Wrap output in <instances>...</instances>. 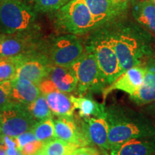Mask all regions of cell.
Listing matches in <instances>:
<instances>
[{
  "label": "cell",
  "mask_w": 155,
  "mask_h": 155,
  "mask_svg": "<svg viewBox=\"0 0 155 155\" xmlns=\"http://www.w3.org/2000/svg\"><path fill=\"white\" fill-rule=\"evenodd\" d=\"M0 131H1V126H0Z\"/></svg>",
  "instance_id": "cell-37"
},
{
  "label": "cell",
  "mask_w": 155,
  "mask_h": 155,
  "mask_svg": "<svg viewBox=\"0 0 155 155\" xmlns=\"http://www.w3.org/2000/svg\"><path fill=\"white\" fill-rule=\"evenodd\" d=\"M122 71L135 66H143L144 48L137 37L128 30L108 32Z\"/></svg>",
  "instance_id": "cell-6"
},
{
  "label": "cell",
  "mask_w": 155,
  "mask_h": 155,
  "mask_svg": "<svg viewBox=\"0 0 155 155\" xmlns=\"http://www.w3.org/2000/svg\"><path fill=\"white\" fill-rule=\"evenodd\" d=\"M0 155H7L5 147L1 144H0Z\"/></svg>",
  "instance_id": "cell-31"
},
{
  "label": "cell",
  "mask_w": 155,
  "mask_h": 155,
  "mask_svg": "<svg viewBox=\"0 0 155 155\" xmlns=\"http://www.w3.org/2000/svg\"><path fill=\"white\" fill-rule=\"evenodd\" d=\"M146 72L140 87L133 95L131 100L138 105H145L155 102V62L145 65Z\"/></svg>",
  "instance_id": "cell-18"
},
{
  "label": "cell",
  "mask_w": 155,
  "mask_h": 155,
  "mask_svg": "<svg viewBox=\"0 0 155 155\" xmlns=\"http://www.w3.org/2000/svg\"><path fill=\"white\" fill-rule=\"evenodd\" d=\"M58 26L70 34L83 35L97 28L85 0H71L58 12Z\"/></svg>",
  "instance_id": "cell-4"
},
{
  "label": "cell",
  "mask_w": 155,
  "mask_h": 155,
  "mask_svg": "<svg viewBox=\"0 0 155 155\" xmlns=\"http://www.w3.org/2000/svg\"><path fill=\"white\" fill-rule=\"evenodd\" d=\"M12 100V81L0 83V111L8 106Z\"/></svg>",
  "instance_id": "cell-27"
},
{
  "label": "cell",
  "mask_w": 155,
  "mask_h": 155,
  "mask_svg": "<svg viewBox=\"0 0 155 155\" xmlns=\"http://www.w3.org/2000/svg\"><path fill=\"white\" fill-rule=\"evenodd\" d=\"M133 15L140 24L155 33V5L150 0H138L134 5Z\"/></svg>",
  "instance_id": "cell-21"
},
{
  "label": "cell",
  "mask_w": 155,
  "mask_h": 155,
  "mask_svg": "<svg viewBox=\"0 0 155 155\" xmlns=\"http://www.w3.org/2000/svg\"><path fill=\"white\" fill-rule=\"evenodd\" d=\"M109 151L111 155H155V137L129 139Z\"/></svg>",
  "instance_id": "cell-16"
},
{
  "label": "cell",
  "mask_w": 155,
  "mask_h": 155,
  "mask_svg": "<svg viewBox=\"0 0 155 155\" xmlns=\"http://www.w3.org/2000/svg\"><path fill=\"white\" fill-rule=\"evenodd\" d=\"M69 155H100V151L92 147H78Z\"/></svg>",
  "instance_id": "cell-30"
},
{
  "label": "cell",
  "mask_w": 155,
  "mask_h": 155,
  "mask_svg": "<svg viewBox=\"0 0 155 155\" xmlns=\"http://www.w3.org/2000/svg\"><path fill=\"white\" fill-rule=\"evenodd\" d=\"M28 111L37 122L52 117L53 113L50 110L47 100L43 95L39 96L34 102L27 105Z\"/></svg>",
  "instance_id": "cell-23"
},
{
  "label": "cell",
  "mask_w": 155,
  "mask_h": 155,
  "mask_svg": "<svg viewBox=\"0 0 155 155\" xmlns=\"http://www.w3.org/2000/svg\"><path fill=\"white\" fill-rule=\"evenodd\" d=\"M36 123L27 105L12 101L0 111V136L15 138L21 134L30 131Z\"/></svg>",
  "instance_id": "cell-7"
},
{
  "label": "cell",
  "mask_w": 155,
  "mask_h": 155,
  "mask_svg": "<svg viewBox=\"0 0 155 155\" xmlns=\"http://www.w3.org/2000/svg\"><path fill=\"white\" fill-rule=\"evenodd\" d=\"M12 58L17 65L15 78L28 79L38 86L48 76L52 65L47 54L37 49Z\"/></svg>",
  "instance_id": "cell-8"
},
{
  "label": "cell",
  "mask_w": 155,
  "mask_h": 155,
  "mask_svg": "<svg viewBox=\"0 0 155 155\" xmlns=\"http://www.w3.org/2000/svg\"><path fill=\"white\" fill-rule=\"evenodd\" d=\"M42 94L45 97L53 115L60 117H73L75 108L70 96L58 90Z\"/></svg>",
  "instance_id": "cell-19"
},
{
  "label": "cell",
  "mask_w": 155,
  "mask_h": 155,
  "mask_svg": "<svg viewBox=\"0 0 155 155\" xmlns=\"http://www.w3.org/2000/svg\"><path fill=\"white\" fill-rule=\"evenodd\" d=\"M55 137L74 144L78 147H88L89 144L83 135L81 125L73 117H60L53 119Z\"/></svg>",
  "instance_id": "cell-13"
},
{
  "label": "cell",
  "mask_w": 155,
  "mask_h": 155,
  "mask_svg": "<svg viewBox=\"0 0 155 155\" xmlns=\"http://www.w3.org/2000/svg\"><path fill=\"white\" fill-rule=\"evenodd\" d=\"M35 155H46V154H45L44 152H42L41 150H40V152H39L38 153H37V154H35Z\"/></svg>",
  "instance_id": "cell-34"
},
{
  "label": "cell",
  "mask_w": 155,
  "mask_h": 155,
  "mask_svg": "<svg viewBox=\"0 0 155 155\" xmlns=\"http://www.w3.org/2000/svg\"><path fill=\"white\" fill-rule=\"evenodd\" d=\"M86 52L75 35L69 34L54 38L50 44L48 57L53 65L71 66Z\"/></svg>",
  "instance_id": "cell-9"
},
{
  "label": "cell",
  "mask_w": 155,
  "mask_h": 155,
  "mask_svg": "<svg viewBox=\"0 0 155 155\" xmlns=\"http://www.w3.org/2000/svg\"><path fill=\"white\" fill-rule=\"evenodd\" d=\"M17 65L12 58L0 59V83L15 78Z\"/></svg>",
  "instance_id": "cell-26"
},
{
  "label": "cell",
  "mask_w": 155,
  "mask_h": 155,
  "mask_svg": "<svg viewBox=\"0 0 155 155\" xmlns=\"http://www.w3.org/2000/svg\"><path fill=\"white\" fill-rule=\"evenodd\" d=\"M106 119L111 148L131 139L155 137V126L148 118L124 106H108Z\"/></svg>",
  "instance_id": "cell-1"
},
{
  "label": "cell",
  "mask_w": 155,
  "mask_h": 155,
  "mask_svg": "<svg viewBox=\"0 0 155 155\" xmlns=\"http://www.w3.org/2000/svg\"><path fill=\"white\" fill-rule=\"evenodd\" d=\"M30 131L33 132L37 140L42 142H45L50 139L55 138L53 116L47 119L37 122Z\"/></svg>",
  "instance_id": "cell-24"
},
{
  "label": "cell",
  "mask_w": 155,
  "mask_h": 155,
  "mask_svg": "<svg viewBox=\"0 0 155 155\" xmlns=\"http://www.w3.org/2000/svg\"><path fill=\"white\" fill-rule=\"evenodd\" d=\"M100 155H111L110 154V153L108 154L107 152V150H102V149H101L100 150Z\"/></svg>",
  "instance_id": "cell-32"
},
{
  "label": "cell",
  "mask_w": 155,
  "mask_h": 155,
  "mask_svg": "<svg viewBox=\"0 0 155 155\" xmlns=\"http://www.w3.org/2000/svg\"><path fill=\"white\" fill-rule=\"evenodd\" d=\"M75 109L78 110L81 118H88L91 116H103L106 117V107L103 104L97 102L91 96V94L80 95V96H70Z\"/></svg>",
  "instance_id": "cell-20"
},
{
  "label": "cell",
  "mask_w": 155,
  "mask_h": 155,
  "mask_svg": "<svg viewBox=\"0 0 155 155\" xmlns=\"http://www.w3.org/2000/svg\"><path fill=\"white\" fill-rule=\"evenodd\" d=\"M85 49L94 55L108 86L123 73L108 32L93 35L87 41Z\"/></svg>",
  "instance_id": "cell-3"
},
{
  "label": "cell",
  "mask_w": 155,
  "mask_h": 155,
  "mask_svg": "<svg viewBox=\"0 0 155 155\" xmlns=\"http://www.w3.org/2000/svg\"><path fill=\"white\" fill-rule=\"evenodd\" d=\"M78 78L71 66H59L52 64L48 76L39 85L42 94L58 90L70 94L77 89Z\"/></svg>",
  "instance_id": "cell-10"
},
{
  "label": "cell",
  "mask_w": 155,
  "mask_h": 155,
  "mask_svg": "<svg viewBox=\"0 0 155 155\" xmlns=\"http://www.w3.org/2000/svg\"><path fill=\"white\" fill-rule=\"evenodd\" d=\"M5 1H7V0H0V3L3 2H5Z\"/></svg>",
  "instance_id": "cell-36"
},
{
  "label": "cell",
  "mask_w": 155,
  "mask_h": 155,
  "mask_svg": "<svg viewBox=\"0 0 155 155\" xmlns=\"http://www.w3.org/2000/svg\"><path fill=\"white\" fill-rule=\"evenodd\" d=\"M78 78V92L80 95L102 93L108 86L94 55L86 51L71 65Z\"/></svg>",
  "instance_id": "cell-5"
},
{
  "label": "cell",
  "mask_w": 155,
  "mask_h": 155,
  "mask_svg": "<svg viewBox=\"0 0 155 155\" xmlns=\"http://www.w3.org/2000/svg\"><path fill=\"white\" fill-rule=\"evenodd\" d=\"M80 125L89 146H96L102 150H110L108 124L106 117L83 118L80 121Z\"/></svg>",
  "instance_id": "cell-11"
},
{
  "label": "cell",
  "mask_w": 155,
  "mask_h": 155,
  "mask_svg": "<svg viewBox=\"0 0 155 155\" xmlns=\"http://www.w3.org/2000/svg\"><path fill=\"white\" fill-rule=\"evenodd\" d=\"M151 2H153L155 5V0H150Z\"/></svg>",
  "instance_id": "cell-35"
},
{
  "label": "cell",
  "mask_w": 155,
  "mask_h": 155,
  "mask_svg": "<svg viewBox=\"0 0 155 155\" xmlns=\"http://www.w3.org/2000/svg\"><path fill=\"white\" fill-rule=\"evenodd\" d=\"M36 49L35 40L31 32L0 33V59L13 58Z\"/></svg>",
  "instance_id": "cell-12"
},
{
  "label": "cell",
  "mask_w": 155,
  "mask_h": 155,
  "mask_svg": "<svg viewBox=\"0 0 155 155\" xmlns=\"http://www.w3.org/2000/svg\"><path fill=\"white\" fill-rule=\"evenodd\" d=\"M42 95L38 85L25 78H15L12 80V100L29 105Z\"/></svg>",
  "instance_id": "cell-17"
},
{
  "label": "cell",
  "mask_w": 155,
  "mask_h": 155,
  "mask_svg": "<svg viewBox=\"0 0 155 155\" xmlns=\"http://www.w3.org/2000/svg\"><path fill=\"white\" fill-rule=\"evenodd\" d=\"M96 26L107 22L119 15L127 7V0H85Z\"/></svg>",
  "instance_id": "cell-14"
},
{
  "label": "cell",
  "mask_w": 155,
  "mask_h": 155,
  "mask_svg": "<svg viewBox=\"0 0 155 155\" xmlns=\"http://www.w3.org/2000/svg\"><path fill=\"white\" fill-rule=\"evenodd\" d=\"M77 148L75 145L55 137L44 142L41 151L46 155H69Z\"/></svg>",
  "instance_id": "cell-22"
},
{
  "label": "cell",
  "mask_w": 155,
  "mask_h": 155,
  "mask_svg": "<svg viewBox=\"0 0 155 155\" xmlns=\"http://www.w3.org/2000/svg\"><path fill=\"white\" fill-rule=\"evenodd\" d=\"M15 139L16 140L17 149L19 150H20L23 147L25 146L27 144H28V143L37 140L35 136L32 131H28L21 134L20 135L17 136Z\"/></svg>",
  "instance_id": "cell-29"
},
{
  "label": "cell",
  "mask_w": 155,
  "mask_h": 155,
  "mask_svg": "<svg viewBox=\"0 0 155 155\" xmlns=\"http://www.w3.org/2000/svg\"><path fill=\"white\" fill-rule=\"evenodd\" d=\"M32 8L38 12H50L58 11L71 0H32Z\"/></svg>",
  "instance_id": "cell-25"
},
{
  "label": "cell",
  "mask_w": 155,
  "mask_h": 155,
  "mask_svg": "<svg viewBox=\"0 0 155 155\" xmlns=\"http://www.w3.org/2000/svg\"><path fill=\"white\" fill-rule=\"evenodd\" d=\"M33 8L22 0H7L0 3V33L19 34L32 32L36 21Z\"/></svg>",
  "instance_id": "cell-2"
},
{
  "label": "cell",
  "mask_w": 155,
  "mask_h": 155,
  "mask_svg": "<svg viewBox=\"0 0 155 155\" xmlns=\"http://www.w3.org/2000/svg\"><path fill=\"white\" fill-rule=\"evenodd\" d=\"M43 144L42 141L35 140L23 147L19 152L22 155H35L42 150Z\"/></svg>",
  "instance_id": "cell-28"
},
{
  "label": "cell",
  "mask_w": 155,
  "mask_h": 155,
  "mask_svg": "<svg viewBox=\"0 0 155 155\" xmlns=\"http://www.w3.org/2000/svg\"><path fill=\"white\" fill-rule=\"evenodd\" d=\"M145 72V66H135L128 69L105 88L103 92L104 99L108 94L114 90L122 91L129 94V96L133 95L142 83Z\"/></svg>",
  "instance_id": "cell-15"
},
{
  "label": "cell",
  "mask_w": 155,
  "mask_h": 155,
  "mask_svg": "<svg viewBox=\"0 0 155 155\" xmlns=\"http://www.w3.org/2000/svg\"><path fill=\"white\" fill-rule=\"evenodd\" d=\"M150 111H152L153 114H155V104H154V105L152 106V109H150Z\"/></svg>",
  "instance_id": "cell-33"
}]
</instances>
